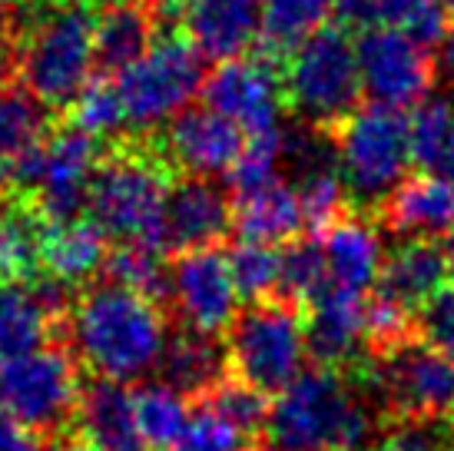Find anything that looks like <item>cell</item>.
<instances>
[{
	"instance_id": "6da1fadb",
	"label": "cell",
	"mask_w": 454,
	"mask_h": 451,
	"mask_svg": "<svg viewBox=\"0 0 454 451\" xmlns=\"http://www.w3.org/2000/svg\"><path fill=\"white\" fill-rule=\"evenodd\" d=\"M76 359L97 378L120 385L139 382L163 365L169 328L153 299L116 282L90 286L70 309Z\"/></svg>"
},
{
	"instance_id": "7a4b0ae2",
	"label": "cell",
	"mask_w": 454,
	"mask_h": 451,
	"mask_svg": "<svg viewBox=\"0 0 454 451\" xmlns=\"http://www.w3.org/2000/svg\"><path fill=\"white\" fill-rule=\"evenodd\" d=\"M372 435V412L352 372L316 365L278 392L269 415V439L278 451H362Z\"/></svg>"
},
{
	"instance_id": "3957f363",
	"label": "cell",
	"mask_w": 454,
	"mask_h": 451,
	"mask_svg": "<svg viewBox=\"0 0 454 451\" xmlns=\"http://www.w3.org/2000/svg\"><path fill=\"white\" fill-rule=\"evenodd\" d=\"M169 166L143 150L103 156L90 189V219L123 246L163 249V213L169 200Z\"/></svg>"
},
{
	"instance_id": "277c9868",
	"label": "cell",
	"mask_w": 454,
	"mask_h": 451,
	"mask_svg": "<svg viewBox=\"0 0 454 451\" xmlns=\"http://www.w3.org/2000/svg\"><path fill=\"white\" fill-rule=\"evenodd\" d=\"M87 7H51L20 44V80L47 110L74 107L97 67Z\"/></svg>"
},
{
	"instance_id": "5b68a950",
	"label": "cell",
	"mask_w": 454,
	"mask_h": 451,
	"mask_svg": "<svg viewBox=\"0 0 454 451\" xmlns=\"http://www.w3.org/2000/svg\"><path fill=\"white\" fill-rule=\"evenodd\" d=\"M335 143L348 200L358 210H381V202L404 183L411 163L408 116L381 103L358 107L335 130Z\"/></svg>"
},
{
	"instance_id": "8992f818",
	"label": "cell",
	"mask_w": 454,
	"mask_h": 451,
	"mask_svg": "<svg viewBox=\"0 0 454 451\" xmlns=\"http://www.w3.org/2000/svg\"><path fill=\"white\" fill-rule=\"evenodd\" d=\"M286 103L305 120V126L335 133L362 97V70L355 44L341 27H325L309 37L286 60Z\"/></svg>"
},
{
	"instance_id": "52a82bcc",
	"label": "cell",
	"mask_w": 454,
	"mask_h": 451,
	"mask_svg": "<svg viewBox=\"0 0 454 451\" xmlns=\"http://www.w3.org/2000/svg\"><path fill=\"white\" fill-rule=\"evenodd\" d=\"M305 352L309 345L302 315L295 302L278 296L253 302L226 328V359L232 376L265 395L286 392L302 376Z\"/></svg>"
},
{
	"instance_id": "ba28073f",
	"label": "cell",
	"mask_w": 454,
	"mask_h": 451,
	"mask_svg": "<svg viewBox=\"0 0 454 451\" xmlns=\"http://www.w3.org/2000/svg\"><path fill=\"white\" fill-rule=\"evenodd\" d=\"M348 372L365 389L379 392L395 422L444 418L454 408V359L428 345L421 336L381 355H365Z\"/></svg>"
},
{
	"instance_id": "9c48e42d",
	"label": "cell",
	"mask_w": 454,
	"mask_h": 451,
	"mask_svg": "<svg viewBox=\"0 0 454 451\" xmlns=\"http://www.w3.org/2000/svg\"><path fill=\"white\" fill-rule=\"evenodd\" d=\"M129 130H153L190 110L202 90V53L190 37H163L133 67L114 76Z\"/></svg>"
},
{
	"instance_id": "30bf717a",
	"label": "cell",
	"mask_w": 454,
	"mask_h": 451,
	"mask_svg": "<svg viewBox=\"0 0 454 451\" xmlns=\"http://www.w3.org/2000/svg\"><path fill=\"white\" fill-rule=\"evenodd\" d=\"M100 163L97 137L80 126H64L47 133L37 150L13 163V179L34 196V206L47 223H64L80 219L90 206V189Z\"/></svg>"
},
{
	"instance_id": "8fae6325",
	"label": "cell",
	"mask_w": 454,
	"mask_h": 451,
	"mask_svg": "<svg viewBox=\"0 0 454 451\" xmlns=\"http://www.w3.org/2000/svg\"><path fill=\"white\" fill-rule=\"evenodd\" d=\"M80 395V368L64 349L43 345L0 365V405L37 435L57 431L76 418Z\"/></svg>"
},
{
	"instance_id": "7c38bea8",
	"label": "cell",
	"mask_w": 454,
	"mask_h": 451,
	"mask_svg": "<svg viewBox=\"0 0 454 451\" xmlns=\"http://www.w3.org/2000/svg\"><path fill=\"white\" fill-rule=\"evenodd\" d=\"M358 70H362V87L381 107H418L428 100L434 87V60L428 47H421L404 30L395 27H372L358 44Z\"/></svg>"
},
{
	"instance_id": "4fadbf2b",
	"label": "cell",
	"mask_w": 454,
	"mask_h": 451,
	"mask_svg": "<svg viewBox=\"0 0 454 451\" xmlns=\"http://www.w3.org/2000/svg\"><path fill=\"white\" fill-rule=\"evenodd\" d=\"M202 100L239 126L246 137L278 133L286 83L269 57H236L219 63L202 83Z\"/></svg>"
},
{
	"instance_id": "5bb4252c",
	"label": "cell",
	"mask_w": 454,
	"mask_h": 451,
	"mask_svg": "<svg viewBox=\"0 0 454 451\" xmlns=\"http://www.w3.org/2000/svg\"><path fill=\"white\" fill-rule=\"evenodd\" d=\"M169 299L176 302L179 319L190 328L206 336L226 332L236 322L242 299L226 252H219L215 246L179 252V259L169 269Z\"/></svg>"
},
{
	"instance_id": "9a60e30c",
	"label": "cell",
	"mask_w": 454,
	"mask_h": 451,
	"mask_svg": "<svg viewBox=\"0 0 454 451\" xmlns=\"http://www.w3.org/2000/svg\"><path fill=\"white\" fill-rule=\"evenodd\" d=\"M305 345L318 365L328 368H355L365 359L368 345V302L362 292L328 282L316 299L309 302L305 319Z\"/></svg>"
},
{
	"instance_id": "2e32d148",
	"label": "cell",
	"mask_w": 454,
	"mask_h": 451,
	"mask_svg": "<svg viewBox=\"0 0 454 451\" xmlns=\"http://www.w3.org/2000/svg\"><path fill=\"white\" fill-rule=\"evenodd\" d=\"M166 160L192 176L229 173L246 150V133L209 107H190L166 123Z\"/></svg>"
},
{
	"instance_id": "e0dca14e",
	"label": "cell",
	"mask_w": 454,
	"mask_h": 451,
	"mask_svg": "<svg viewBox=\"0 0 454 451\" xmlns=\"http://www.w3.org/2000/svg\"><path fill=\"white\" fill-rule=\"evenodd\" d=\"M232 226V202L206 176L173 183L163 213V249H213Z\"/></svg>"
},
{
	"instance_id": "ac0fdd59",
	"label": "cell",
	"mask_w": 454,
	"mask_h": 451,
	"mask_svg": "<svg viewBox=\"0 0 454 451\" xmlns=\"http://www.w3.org/2000/svg\"><path fill=\"white\" fill-rule=\"evenodd\" d=\"M64 309L67 286L57 279H47L37 289L0 282V365L43 349Z\"/></svg>"
},
{
	"instance_id": "d6986e66",
	"label": "cell",
	"mask_w": 454,
	"mask_h": 451,
	"mask_svg": "<svg viewBox=\"0 0 454 451\" xmlns=\"http://www.w3.org/2000/svg\"><path fill=\"white\" fill-rule=\"evenodd\" d=\"M179 24L202 57L219 63L236 60L259 40L262 0H186Z\"/></svg>"
},
{
	"instance_id": "ffe728a7",
	"label": "cell",
	"mask_w": 454,
	"mask_h": 451,
	"mask_svg": "<svg viewBox=\"0 0 454 451\" xmlns=\"http://www.w3.org/2000/svg\"><path fill=\"white\" fill-rule=\"evenodd\" d=\"M454 279L451 252L438 239H408L385 259L379 279V296L421 313L438 292Z\"/></svg>"
},
{
	"instance_id": "44dd1931",
	"label": "cell",
	"mask_w": 454,
	"mask_h": 451,
	"mask_svg": "<svg viewBox=\"0 0 454 451\" xmlns=\"http://www.w3.org/2000/svg\"><path fill=\"white\" fill-rule=\"evenodd\" d=\"M76 428L90 451H146L137 418V392L110 378H97L83 389Z\"/></svg>"
},
{
	"instance_id": "7402d4cb",
	"label": "cell",
	"mask_w": 454,
	"mask_h": 451,
	"mask_svg": "<svg viewBox=\"0 0 454 451\" xmlns=\"http://www.w3.org/2000/svg\"><path fill=\"white\" fill-rule=\"evenodd\" d=\"M381 223L408 239H438L454 229V186L438 173L408 176L381 202Z\"/></svg>"
},
{
	"instance_id": "603a6c76",
	"label": "cell",
	"mask_w": 454,
	"mask_h": 451,
	"mask_svg": "<svg viewBox=\"0 0 454 451\" xmlns=\"http://www.w3.org/2000/svg\"><path fill=\"white\" fill-rule=\"evenodd\" d=\"M318 239L325 249L332 286L365 292L368 286H375L381 279V269H385L381 236L362 213L339 216L328 229H322Z\"/></svg>"
},
{
	"instance_id": "cb8c5ba5",
	"label": "cell",
	"mask_w": 454,
	"mask_h": 451,
	"mask_svg": "<svg viewBox=\"0 0 454 451\" xmlns=\"http://www.w3.org/2000/svg\"><path fill=\"white\" fill-rule=\"evenodd\" d=\"M232 226L246 242H265V246L292 242L305 226L299 193L282 179L253 193H239L232 200Z\"/></svg>"
},
{
	"instance_id": "d4e9b609",
	"label": "cell",
	"mask_w": 454,
	"mask_h": 451,
	"mask_svg": "<svg viewBox=\"0 0 454 451\" xmlns=\"http://www.w3.org/2000/svg\"><path fill=\"white\" fill-rule=\"evenodd\" d=\"M335 13L348 27H395L421 47L444 44L448 37V7L442 0H335Z\"/></svg>"
},
{
	"instance_id": "484cf974",
	"label": "cell",
	"mask_w": 454,
	"mask_h": 451,
	"mask_svg": "<svg viewBox=\"0 0 454 451\" xmlns=\"http://www.w3.org/2000/svg\"><path fill=\"white\" fill-rule=\"evenodd\" d=\"M106 239L110 236L93 219L47 223V229H43V269L57 282L76 286L106 265V259H110Z\"/></svg>"
},
{
	"instance_id": "4316f807",
	"label": "cell",
	"mask_w": 454,
	"mask_h": 451,
	"mask_svg": "<svg viewBox=\"0 0 454 451\" xmlns=\"http://www.w3.org/2000/svg\"><path fill=\"white\" fill-rule=\"evenodd\" d=\"M226 349L213 336L196 332V328L169 336L163 365H160L163 382H169L183 395H202V399L226 378Z\"/></svg>"
},
{
	"instance_id": "83f0119b",
	"label": "cell",
	"mask_w": 454,
	"mask_h": 451,
	"mask_svg": "<svg viewBox=\"0 0 454 451\" xmlns=\"http://www.w3.org/2000/svg\"><path fill=\"white\" fill-rule=\"evenodd\" d=\"M335 0H262L259 44L269 60H289L309 37L325 30Z\"/></svg>"
},
{
	"instance_id": "f1b7e54d",
	"label": "cell",
	"mask_w": 454,
	"mask_h": 451,
	"mask_svg": "<svg viewBox=\"0 0 454 451\" xmlns=\"http://www.w3.org/2000/svg\"><path fill=\"white\" fill-rule=\"evenodd\" d=\"M156 17L146 7H106L93 24L97 67L123 74L156 44Z\"/></svg>"
},
{
	"instance_id": "f546056e",
	"label": "cell",
	"mask_w": 454,
	"mask_h": 451,
	"mask_svg": "<svg viewBox=\"0 0 454 451\" xmlns=\"http://www.w3.org/2000/svg\"><path fill=\"white\" fill-rule=\"evenodd\" d=\"M47 219L20 202H0V282L34 279L43 265Z\"/></svg>"
},
{
	"instance_id": "4dcf8cb0",
	"label": "cell",
	"mask_w": 454,
	"mask_h": 451,
	"mask_svg": "<svg viewBox=\"0 0 454 451\" xmlns=\"http://www.w3.org/2000/svg\"><path fill=\"white\" fill-rule=\"evenodd\" d=\"M47 139V107L27 87L0 83V156L20 163Z\"/></svg>"
},
{
	"instance_id": "1f68e13d",
	"label": "cell",
	"mask_w": 454,
	"mask_h": 451,
	"mask_svg": "<svg viewBox=\"0 0 454 451\" xmlns=\"http://www.w3.org/2000/svg\"><path fill=\"white\" fill-rule=\"evenodd\" d=\"M137 418L146 448L169 451L190 428V395L173 389L169 382H150L137 392Z\"/></svg>"
},
{
	"instance_id": "d6a6232c",
	"label": "cell",
	"mask_w": 454,
	"mask_h": 451,
	"mask_svg": "<svg viewBox=\"0 0 454 451\" xmlns=\"http://www.w3.org/2000/svg\"><path fill=\"white\" fill-rule=\"evenodd\" d=\"M408 137H411V163L421 173H434L444 166V156L454 143V110L448 100H421L408 116Z\"/></svg>"
},
{
	"instance_id": "836d02e7",
	"label": "cell",
	"mask_w": 454,
	"mask_h": 451,
	"mask_svg": "<svg viewBox=\"0 0 454 451\" xmlns=\"http://www.w3.org/2000/svg\"><path fill=\"white\" fill-rule=\"evenodd\" d=\"M328 263L322 239H292L282 249V279H278V299L312 302L328 286Z\"/></svg>"
},
{
	"instance_id": "e575fe53",
	"label": "cell",
	"mask_w": 454,
	"mask_h": 451,
	"mask_svg": "<svg viewBox=\"0 0 454 451\" xmlns=\"http://www.w3.org/2000/svg\"><path fill=\"white\" fill-rule=\"evenodd\" d=\"M160 252L163 249L156 246H120L106 259V269L116 286L133 289L153 302H163L169 299V269Z\"/></svg>"
},
{
	"instance_id": "d590c367",
	"label": "cell",
	"mask_w": 454,
	"mask_h": 451,
	"mask_svg": "<svg viewBox=\"0 0 454 451\" xmlns=\"http://www.w3.org/2000/svg\"><path fill=\"white\" fill-rule=\"evenodd\" d=\"M232 279L239 296L253 302H265L278 296V279H282V252L265 242H246L242 239L236 249L229 252Z\"/></svg>"
},
{
	"instance_id": "8d00e7d4",
	"label": "cell",
	"mask_w": 454,
	"mask_h": 451,
	"mask_svg": "<svg viewBox=\"0 0 454 451\" xmlns=\"http://www.w3.org/2000/svg\"><path fill=\"white\" fill-rule=\"evenodd\" d=\"M206 405L215 408L226 422L246 431V435H255L269 428V415H272V405H269V395L253 385H246L242 378H223L209 395H206Z\"/></svg>"
},
{
	"instance_id": "74e56055",
	"label": "cell",
	"mask_w": 454,
	"mask_h": 451,
	"mask_svg": "<svg viewBox=\"0 0 454 451\" xmlns=\"http://www.w3.org/2000/svg\"><path fill=\"white\" fill-rule=\"evenodd\" d=\"M282 130L278 133H262V137H246V150L229 170V183H232V196L239 193H253L278 179V163H282Z\"/></svg>"
},
{
	"instance_id": "f35d334b",
	"label": "cell",
	"mask_w": 454,
	"mask_h": 451,
	"mask_svg": "<svg viewBox=\"0 0 454 451\" xmlns=\"http://www.w3.org/2000/svg\"><path fill=\"white\" fill-rule=\"evenodd\" d=\"M74 126L87 130L90 137H114L120 130H127L123 103L116 93L114 80H90L87 90L74 103Z\"/></svg>"
},
{
	"instance_id": "ab89813d",
	"label": "cell",
	"mask_w": 454,
	"mask_h": 451,
	"mask_svg": "<svg viewBox=\"0 0 454 451\" xmlns=\"http://www.w3.org/2000/svg\"><path fill=\"white\" fill-rule=\"evenodd\" d=\"M246 441H249L246 431H239L232 422H226L215 408L202 405L200 412L192 415L183 439L169 451H246Z\"/></svg>"
},
{
	"instance_id": "60d3db41",
	"label": "cell",
	"mask_w": 454,
	"mask_h": 451,
	"mask_svg": "<svg viewBox=\"0 0 454 451\" xmlns=\"http://www.w3.org/2000/svg\"><path fill=\"white\" fill-rule=\"evenodd\" d=\"M451 428L442 418H404L395 422L381 451H451Z\"/></svg>"
},
{
	"instance_id": "b9f144b4",
	"label": "cell",
	"mask_w": 454,
	"mask_h": 451,
	"mask_svg": "<svg viewBox=\"0 0 454 451\" xmlns=\"http://www.w3.org/2000/svg\"><path fill=\"white\" fill-rule=\"evenodd\" d=\"M418 332L428 345L454 359V279L418 313Z\"/></svg>"
},
{
	"instance_id": "7bdbcfd3",
	"label": "cell",
	"mask_w": 454,
	"mask_h": 451,
	"mask_svg": "<svg viewBox=\"0 0 454 451\" xmlns=\"http://www.w3.org/2000/svg\"><path fill=\"white\" fill-rule=\"evenodd\" d=\"M0 451H43L37 431L20 425L4 405H0Z\"/></svg>"
},
{
	"instance_id": "ee69618b",
	"label": "cell",
	"mask_w": 454,
	"mask_h": 451,
	"mask_svg": "<svg viewBox=\"0 0 454 451\" xmlns=\"http://www.w3.org/2000/svg\"><path fill=\"white\" fill-rule=\"evenodd\" d=\"M442 67H444V74H448V80L454 83V24L442 44Z\"/></svg>"
},
{
	"instance_id": "f6af8a7d",
	"label": "cell",
	"mask_w": 454,
	"mask_h": 451,
	"mask_svg": "<svg viewBox=\"0 0 454 451\" xmlns=\"http://www.w3.org/2000/svg\"><path fill=\"white\" fill-rule=\"evenodd\" d=\"M13 179V166L7 163V160H4V156H0V193H4V186H7V183H11Z\"/></svg>"
},
{
	"instance_id": "bcb514c9",
	"label": "cell",
	"mask_w": 454,
	"mask_h": 451,
	"mask_svg": "<svg viewBox=\"0 0 454 451\" xmlns=\"http://www.w3.org/2000/svg\"><path fill=\"white\" fill-rule=\"evenodd\" d=\"M444 176H448V179H451V186H454V143H451V150H448V156H444Z\"/></svg>"
},
{
	"instance_id": "7dc6e473",
	"label": "cell",
	"mask_w": 454,
	"mask_h": 451,
	"mask_svg": "<svg viewBox=\"0 0 454 451\" xmlns=\"http://www.w3.org/2000/svg\"><path fill=\"white\" fill-rule=\"evenodd\" d=\"M103 7H139L143 0H100Z\"/></svg>"
},
{
	"instance_id": "c3c4849f",
	"label": "cell",
	"mask_w": 454,
	"mask_h": 451,
	"mask_svg": "<svg viewBox=\"0 0 454 451\" xmlns=\"http://www.w3.org/2000/svg\"><path fill=\"white\" fill-rule=\"evenodd\" d=\"M43 4H51V7H74L76 0H43Z\"/></svg>"
},
{
	"instance_id": "681fc988",
	"label": "cell",
	"mask_w": 454,
	"mask_h": 451,
	"mask_svg": "<svg viewBox=\"0 0 454 451\" xmlns=\"http://www.w3.org/2000/svg\"><path fill=\"white\" fill-rule=\"evenodd\" d=\"M64 451H90L87 445H83V441H74V445H67Z\"/></svg>"
},
{
	"instance_id": "f907efd6",
	"label": "cell",
	"mask_w": 454,
	"mask_h": 451,
	"mask_svg": "<svg viewBox=\"0 0 454 451\" xmlns=\"http://www.w3.org/2000/svg\"><path fill=\"white\" fill-rule=\"evenodd\" d=\"M11 4H13V0H0V13H7V11H11Z\"/></svg>"
},
{
	"instance_id": "816d5d0a",
	"label": "cell",
	"mask_w": 454,
	"mask_h": 451,
	"mask_svg": "<svg viewBox=\"0 0 454 451\" xmlns=\"http://www.w3.org/2000/svg\"><path fill=\"white\" fill-rule=\"evenodd\" d=\"M444 7H448V13H454V0H442Z\"/></svg>"
},
{
	"instance_id": "f5cc1de1",
	"label": "cell",
	"mask_w": 454,
	"mask_h": 451,
	"mask_svg": "<svg viewBox=\"0 0 454 451\" xmlns=\"http://www.w3.org/2000/svg\"><path fill=\"white\" fill-rule=\"evenodd\" d=\"M255 451H278V448H255Z\"/></svg>"
},
{
	"instance_id": "db71d44e",
	"label": "cell",
	"mask_w": 454,
	"mask_h": 451,
	"mask_svg": "<svg viewBox=\"0 0 454 451\" xmlns=\"http://www.w3.org/2000/svg\"><path fill=\"white\" fill-rule=\"evenodd\" d=\"M362 451H381V448H362Z\"/></svg>"
},
{
	"instance_id": "11a10c76",
	"label": "cell",
	"mask_w": 454,
	"mask_h": 451,
	"mask_svg": "<svg viewBox=\"0 0 454 451\" xmlns=\"http://www.w3.org/2000/svg\"><path fill=\"white\" fill-rule=\"evenodd\" d=\"M451 422H454V408H451Z\"/></svg>"
}]
</instances>
